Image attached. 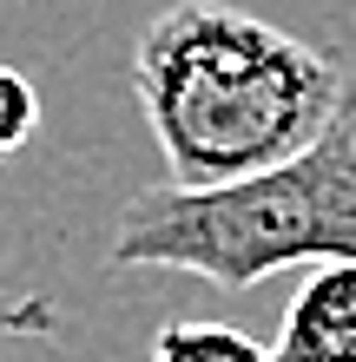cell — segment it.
I'll list each match as a JSON object with an SVG mask.
<instances>
[{
	"label": "cell",
	"mask_w": 356,
	"mask_h": 362,
	"mask_svg": "<svg viewBox=\"0 0 356 362\" xmlns=\"http://www.w3.org/2000/svg\"><path fill=\"white\" fill-rule=\"evenodd\" d=\"M270 362H356V257L310 264L270 343Z\"/></svg>",
	"instance_id": "obj_3"
},
{
	"label": "cell",
	"mask_w": 356,
	"mask_h": 362,
	"mask_svg": "<svg viewBox=\"0 0 356 362\" xmlns=\"http://www.w3.org/2000/svg\"><path fill=\"white\" fill-rule=\"evenodd\" d=\"M152 362H270V349L231 323H165L152 336Z\"/></svg>",
	"instance_id": "obj_4"
},
{
	"label": "cell",
	"mask_w": 356,
	"mask_h": 362,
	"mask_svg": "<svg viewBox=\"0 0 356 362\" xmlns=\"http://www.w3.org/2000/svg\"><path fill=\"white\" fill-rule=\"evenodd\" d=\"M343 112H356V73L343 79Z\"/></svg>",
	"instance_id": "obj_6"
},
{
	"label": "cell",
	"mask_w": 356,
	"mask_h": 362,
	"mask_svg": "<svg viewBox=\"0 0 356 362\" xmlns=\"http://www.w3.org/2000/svg\"><path fill=\"white\" fill-rule=\"evenodd\" d=\"M132 86L165 172L185 191L297 158L343 112V73L310 40L231 0H178L139 33Z\"/></svg>",
	"instance_id": "obj_1"
},
{
	"label": "cell",
	"mask_w": 356,
	"mask_h": 362,
	"mask_svg": "<svg viewBox=\"0 0 356 362\" xmlns=\"http://www.w3.org/2000/svg\"><path fill=\"white\" fill-rule=\"evenodd\" d=\"M356 257V112H337L317 145L238 185H152L119 211L106 264L192 270L218 290H251L290 264Z\"/></svg>",
	"instance_id": "obj_2"
},
{
	"label": "cell",
	"mask_w": 356,
	"mask_h": 362,
	"mask_svg": "<svg viewBox=\"0 0 356 362\" xmlns=\"http://www.w3.org/2000/svg\"><path fill=\"white\" fill-rule=\"evenodd\" d=\"M33 125H40V93H33V79L13 73V66H0V165L33 139Z\"/></svg>",
	"instance_id": "obj_5"
}]
</instances>
